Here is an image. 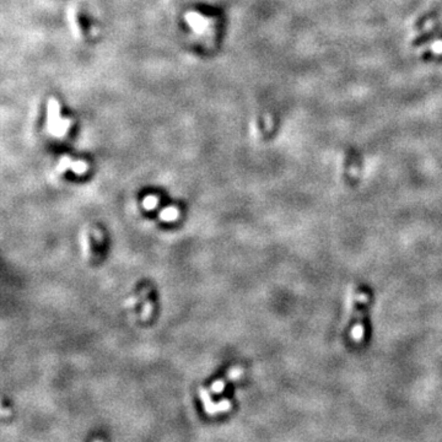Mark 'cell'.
I'll return each instance as SVG.
<instances>
[{"instance_id":"cell-3","label":"cell","mask_w":442,"mask_h":442,"mask_svg":"<svg viewBox=\"0 0 442 442\" xmlns=\"http://www.w3.org/2000/svg\"><path fill=\"white\" fill-rule=\"evenodd\" d=\"M223 388H224V383L221 381H217V382L214 383L213 387H211V390H213L214 392H216V393H219V392L223 391Z\"/></svg>"},{"instance_id":"cell-1","label":"cell","mask_w":442,"mask_h":442,"mask_svg":"<svg viewBox=\"0 0 442 442\" xmlns=\"http://www.w3.org/2000/svg\"><path fill=\"white\" fill-rule=\"evenodd\" d=\"M178 217V210L175 208H167L161 211V219L165 221H173Z\"/></svg>"},{"instance_id":"cell-4","label":"cell","mask_w":442,"mask_h":442,"mask_svg":"<svg viewBox=\"0 0 442 442\" xmlns=\"http://www.w3.org/2000/svg\"><path fill=\"white\" fill-rule=\"evenodd\" d=\"M217 411H226V409L230 408V404L228 400H223V402H220V404L216 405Z\"/></svg>"},{"instance_id":"cell-2","label":"cell","mask_w":442,"mask_h":442,"mask_svg":"<svg viewBox=\"0 0 442 442\" xmlns=\"http://www.w3.org/2000/svg\"><path fill=\"white\" fill-rule=\"evenodd\" d=\"M156 204H157V199H156L155 197H147V198L144 200V206H145L146 209L155 208Z\"/></svg>"}]
</instances>
